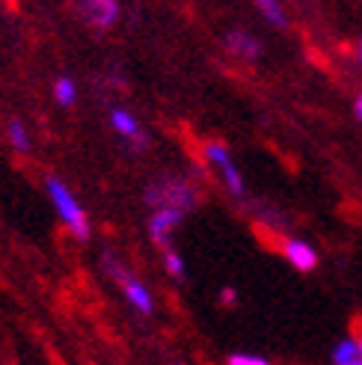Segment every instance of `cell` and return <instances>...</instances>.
<instances>
[{"label":"cell","mask_w":362,"mask_h":365,"mask_svg":"<svg viewBox=\"0 0 362 365\" xmlns=\"http://www.w3.org/2000/svg\"><path fill=\"white\" fill-rule=\"evenodd\" d=\"M53 98H57V104L63 107H71L78 98V86L71 78H57V83H53Z\"/></svg>","instance_id":"obj_11"},{"label":"cell","mask_w":362,"mask_h":365,"mask_svg":"<svg viewBox=\"0 0 362 365\" xmlns=\"http://www.w3.org/2000/svg\"><path fill=\"white\" fill-rule=\"evenodd\" d=\"M6 137H9V143H12V149L15 152H30V137H27V128L18 122V119H12L9 122V128H6Z\"/></svg>","instance_id":"obj_12"},{"label":"cell","mask_w":362,"mask_h":365,"mask_svg":"<svg viewBox=\"0 0 362 365\" xmlns=\"http://www.w3.org/2000/svg\"><path fill=\"white\" fill-rule=\"evenodd\" d=\"M205 158L214 163L217 170H220V175H223V181H226V187L232 190V196H244V178H241L238 167L232 163L226 145H223V143H205Z\"/></svg>","instance_id":"obj_4"},{"label":"cell","mask_w":362,"mask_h":365,"mask_svg":"<svg viewBox=\"0 0 362 365\" xmlns=\"http://www.w3.org/2000/svg\"><path fill=\"white\" fill-rule=\"evenodd\" d=\"M149 202L155 208H178V211H190L196 202V193L185 185V181H160V185L149 187Z\"/></svg>","instance_id":"obj_3"},{"label":"cell","mask_w":362,"mask_h":365,"mask_svg":"<svg viewBox=\"0 0 362 365\" xmlns=\"http://www.w3.org/2000/svg\"><path fill=\"white\" fill-rule=\"evenodd\" d=\"M164 264H167V273H172V277H185V262H181V255L172 247L164 250Z\"/></svg>","instance_id":"obj_14"},{"label":"cell","mask_w":362,"mask_h":365,"mask_svg":"<svg viewBox=\"0 0 362 365\" xmlns=\"http://www.w3.org/2000/svg\"><path fill=\"white\" fill-rule=\"evenodd\" d=\"M359 356H362L359 354V341H353V339H341L336 344V351H333V362L336 365H353Z\"/></svg>","instance_id":"obj_10"},{"label":"cell","mask_w":362,"mask_h":365,"mask_svg":"<svg viewBox=\"0 0 362 365\" xmlns=\"http://www.w3.org/2000/svg\"><path fill=\"white\" fill-rule=\"evenodd\" d=\"M356 116L362 119V96H359V101H356Z\"/></svg>","instance_id":"obj_17"},{"label":"cell","mask_w":362,"mask_h":365,"mask_svg":"<svg viewBox=\"0 0 362 365\" xmlns=\"http://www.w3.org/2000/svg\"><path fill=\"white\" fill-rule=\"evenodd\" d=\"M353 365H362V356H359V359H356V362H353Z\"/></svg>","instance_id":"obj_18"},{"label":"cell","mask_w":362,"mask_h":365,"mask_svg":"<svg viewBox=\"0 0 362 365\" xmlns=\"http://www.w3.org/2000/svg\"><path fill=\"white\" fill-rule=\"evenodd\" d=\"M220 303L234 306V288H223V291H220Z\"/></svg>","instance_id":"obj_16"},{"label":"cell","mask_w":362,"mask_h":365,"mask_svg":"<svg viewBox=\"0 0 362 365\" xmlns=\"http://www.w3.org/2000/svg\"><path fill=\"white\" fill-rule=\"evenodd\" d=\"M359 57H362V42H359Z\"/></svg>","instance_id":"obj_19"},{"label":"cell","mask_w":362,"mask_h":365,"mask_svg":"<svg viewBox=\"0 0 362 365\" xmlns=\"http://www.w3.org/2000/svg\"><path fill=\"white\" fill-rule=\"evenodd\" d=\"M359 354H362V344H359Z\"/></svg>","instance_id":"obj_20"},{"label":"cell","mask_w":362,"mask_h":365,"mask_svg":"<svg viewBox=\"0 0 362 365\" xmlns=\"http://www.w3.org/2000/svg\"><path fill=\"white\" fill-rule=\"evenodd\" d=\"M285 259L291 262L297 270H312L318 264V252L309 247V244H303V241H285Z\"/></svg>","instance_id":"obj_8"},{"label":"cell","mask_w":362,"mask_h":365,"mask_svg":"<svg viewBox=\"0 0 362 365\" xmlns=\"http://www.w3.org/2000/svg\"><path fill=\"white\" fill-rule=\"evenodd\" d=\"M259 9H262V15H264L274 27H279V30H285V27H288V18H285V12H282V6L276 4V0H262Z\"/></svg>","instance_id":"obj_13"},{"label":"cell","mask_w":362,"mask_h":365,"mask_svg":"<svg viewBox=\"0 0 362 365\" xmlns=\"http://www.w3.org/2000/svg\"><path fill=\"white\" fill-rule=\"evenodd\" d=\"M226 48L234 53V57H241V60H256L262 53V42L252 39L249 33H241V30H232L226 36Z\"/></svg>","instance_id":"obj_7"},{"label":"cell","mask_w":362,"mask_h":365,"mask_svg":"<svg viewBox=\"0 0 362 365\" xmlns=\"http://www.w3.org/2000/svg\"><path fill=\"white\" fill-rule=\"evenodd\" d=\"M181 217H185V211H178V208H155L152 220H149V235L157 247L170 250V235L181 223Z\"/></svg>","instance_id":"obj_6"},{"label":"cell","mask_w":362,"mask_h":365,"mask_svg":"<svg viewBox=\"0 0 362 365\" xmlns=\"http://www.w3.org/2000/svg\"><path fill=\"white\" fill-rule=\"evenodd\" d=\"M48 196H51L53 208H57L60 220L66 223V229L75 235L78 241H86L89 238V220H86V211L75 199V193H71L60 178H48Z\"/></svg>","instance_id":"obj_1"},{"label":"cell","mask_w":362,"mask_h":365,"mask_svg":"<svg viewBox=\"0 0 362 365\" xmlns=\"http://www.w3.org/2000/svg\"><path fill=\"white\" fill-rule=\"evenodd\" d=\"M107 267H110V277L122 285V294H125V300H128L134 309L140 315H152L155 312V300H152V294H149V288L143 285L140 279H134L128 270H125L116 259H110V255H107Z\"/></svg>","instance_id":"obj_2"},{"label":"cell","mask_w":362,"mask_h":365,"mask_svg":"<svg viewBox=\"0 0 362 365\" xmlns=\"http://www.w3.org/2000/svg\"><path fill=\"white\" fill-rule=\"evenodd\" d=\"M78 9L83 21L95 30H107L119 21V4H113V0H89V4H81Z\"/></svg>","instance_id":"obj_5"},{"label":"cell","mask_w":362,"mask_h":365,"mask_svg":"<svg viewBox=\"0 0 362 365\" xmlns=\"http://www.w3.org/2000/svg\"><path fill=\"white\" fill-rule=\"evenodd\" d=\"M110 125L116 128V134H122L125 140H134V143H146V137H143V128H140V122L128 113V110H113L110 113Z\"/></svg>","instance_id":"obj_9"},{"label":"cell","mask_w":362,"mask_h":365,"mask_svg":"<svg viewBox=\"0 0 362 365\" xmlns=\"http://www.w3.org/2000/svg\"><path fill=\"white\" fill-rule=\"evenodd\" d=\"M229 365H270L264 356H256V354H234L229 359Z\"/></svg>","instance_id":"obj_15"}]
</instances>
